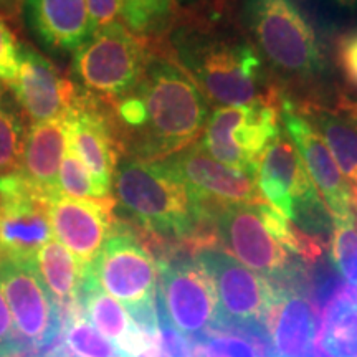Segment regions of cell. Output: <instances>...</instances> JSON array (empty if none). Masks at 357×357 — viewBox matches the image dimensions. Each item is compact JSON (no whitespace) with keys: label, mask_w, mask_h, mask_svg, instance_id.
I'll use <instances>...</instances> for the list:
<instances>
[{"label":"cell","mask_w":357,"mask_h":357,"mask_svg":"<svg viewBox=\"0 0 357 357\" xmlns=\"http://www.w3.org/2000/svg\"><path fill=\"white\" fill-rule=\"evenodd\" d=\"M208 119L207 101L177 63L151 60L144 78L114 106L113 128L134 159L164 160L194 144Z\"/></svg>","instance_id":"cell-1"},{"label":"cell","mask_w":357,"mask_h":357,"mask_svg":"<svg viewBox=\"0 0 357 357\" xmlns=\"http://www.w3.org/2000/svg\"><path fill=\"white\" fill-rule=\"evenodd\" d=\"M114 190L119 204L147 231L212 248V223L182 178L164 160L126 159L116 167Z\"/></svg>","instance_id":"cell-2"},{"label":"cell","mask_w":357,"mask_h":357,"mask_svg":"<svg viewBox=\"0 0 357 357\" xmlns=\"http://www.w3.org/2000/svg\"><path fill=\"white\" fill-rule=\"evenodd\" d=\"M174 47L184 70L205 96L222 106L271 102L261 58L245 40L207 30H178Z\"/></svg>","instance_id":"cell-3"},{"label":"cell","mask_w":357,"mask_h":357,"mask_svg":"<svg viewBox=\"0 0 357 357\" xmlns=\"http://www.w3.org/2000/svg\"><path fill=\"white\" fill-rule=\"evenodd\" d=\"M88 270L109 296L126 306L142 333L158 337V263L131 230L116 222Z\"/></svg>","instance_id":"cell-4"},{"label":"cell","mask_w":357,"mask_h":357,"mask_svg":"<svg viewBox=\"0 0 357 357\" xmlns=\"http://www.w3.org/2000/svg\"><path fill=\"white\" fill-rule=\"evenodd\" d=\"M243 20L257 47L281 73L307 79L323 71L318 37L294 0H243Z\"/></svg>","instance_id":"cell-5"},{"label":"cell","mask_w":357,"mask_h":357,"mask_svg":"<svg viewBox=\"0 0 357 357\" xmlns=\"http://www.w3.org/2000/svg\"><path fill=\"white\" fill-rule=\"evenodd\" d=\"M149 61L146 40L119 22L96 30L75 52L71 71L89 96L119 100L141 83Z\"/></svg>","instance_id":"cell-6"},{"label":"cell","mask_w":357,"mask_h":357,"mask_svg":"<svg viewBox=\"0 0 357 357\" xmlns=\"http://www.w3.org/2000/svg\"><path fill=\"white\" fill-rule=\"evenodd\" d=\"M258 189L266 204L289 222L316 234L328 227V212L288 134L268 144L257 172Z\"/></svg>","instance_id":"cell-7"},{"label":"cell","mask_w":357,"mask_h":357,"mask_svg":"<svg viewBox=\"0 0 357 357\" xmlns=\"http://www.w3.org/2000/svg\"><path fill=\"white\" fill-rule=\"evenodd\" d=\"M200 144L213 159L257 178L261 155L280 134L271 102L222 106L207 119Z\"/></svg>","instance_id":"cell-8"},{"label":"cell","mask_w":357,"mask_h":357,"mask_svg":"<svg viewBox=\"0 0 357 357\" xmlns=\"http://www.w3.org/2000/svg\"><path fill=\"white\" fill-rule=\"evenodd\" d=\"M158 276V312L178 333L197 341L218 328L215 287L197 258H162Z\"/></svg>","instance_id":"cell-9"},{"label":"cell","mask_w":357,"mask_h":357,"mask_svg":"<svg viewBox=\"0 0 357 357\" xmlns=\"http://www.w3.org/2000/svg\"><path fill=\"white\" fill-rule=\"evenodd\" d=\"M197 260L211 275L217 291V329H265L268 311L276 300L278 287L220 250H202Z\"/></svg>","instance_id":"cell-10"},{"label":"cell","mask_w":357,"mask_h":357,"mask_svg":"<svg viewBox=\"0 0 357 357\" xmlns=\"http://www.w3.org/2000/svg\"><path fill=\"white\" fill-rule=\"evenodd\" d=\"M261 204H230L217 208L212 213L213 234L248 270L281 278L291 268V253L268 227Z\"/></svg>","instance_id":"cell-11"},{"label":"cell","mask_w":357,"mask_h":357,"mask_svg":"<svg viewBox=\"0 0 357 357\" xmlns=\"http://www.w3.org/2000/svg\"><path fill=\"white\" fill-rule=\"evenodd\" d=\"M53 231L48 204L26 187L19 172L0 176V265H35Z\"/></svg>","instance_id":"cell-12"},{"label":"cell","mask_w":357,"mask_h":357,"mask_svg":"<svg viewBox=\"0 0 357 357\" xmlns=\"http://www.w3.org/2000/svg\"><path fill=\"white\" fill-rule=\"evenodd\" d=\"M166 162L182 178L211 220L212 213L225 205L265 202L255 177L218 162L200 142L171 155Z\"/></svg>","instance_id":"cell-13"},{"label":"cell","mask_w":357,"mask_h":357,"mask_svg":"<svg viewBox=\"0 0 357 357\" xmlns=\"http://www.w3.org/2000/svg\"><path fill=\"white\" fill-rule=\"evenodd\" d=\"M0 287L24 341L37 344L38 349L47 347L53 352L63 349V346L53 344L58 341L61 324L60 310L48 296L35 265L2 263Z\"/></svg>","instance_id":"cell-14"},{"label":"cell","mask_w":357,"mask_h":357,"mask_svg":"<svg viewBox=\"0 0 357 357\" xmlns=\"http://www.w3.org/2000/svg\"><path fill=\"white\" fill-rule=\"evenodd\" d=\"M284 131L296 147L298 154L310 174L312 184L323 195L333 220L357 218V195L339 171L336 160L324 144L316 128L294 109L291 102H283L281 111Z\"/></svg>","instance_id":"cell-15"},{"label":"cell","mask_w":357,"mask_h":357,"mask_svg":"<svg viewBox=\"0 0 357 357\" xmlns=\"http://www.w3.org/2000/svg\"><path fill=\"white\" fill-rule=\"evenodd\" d=\"M8 86L13 101L32 124L65 118L79 96L77 86L29 45H20L19 71Z\"/></svg>","instance_id":"cell-16"},{"label":"cell","mask_w":357,"mask_h":357,"mask_svg":"<svg viewBox=\"0 0 357 357\" xmlns=\"http://www.w3.org/2000/svg\"><path fill=\"white\" fill-rule=\"evenodd\" d=\"M113 205L60 195L48 202L53 235L84 268L91 266L114 229Z\"/></svg>","instance_id":"cell-17"},{"label":"cell","mask_w":357,"mask_h":357,"mask_svg":"<svg viewBox=\"0 0 357 357\" xmlns=\"http://www.w3.org/2000/svg\"><path fill=\"white\" fill-rule=\"evenodd\" d=\"M93 96H78L66 114L68 146L106 194L111 195L116 167H118L119 141L109 116L98 109Z\"/></svg>","instance_id":"cell-18"},{"label":"cell","mask_w":357,"mask_h":357,"mask_svg":"<svg viewBox=\"0 0 357 357\" xmlns=\"http://www.w3.org/2000/svg\"><path fill=\"white\" fill-rule=\"evenodd\" d=\"M66 147H68L66 116L32 124L29 128L22 164L17 172L24 178L26 187L47 204L61 195L58 189V172Z\"/></svg>","instance_id":"cell-19"},{"label":"cell","mask_w":357,"mask_h":357,"mask_svg":"<svg viewBox=\"0 0 357 357\" xmlns=\"http://www.w3.org/2000/svg\"><path fill=\"white\" fill-rule=\"evenodd\" d=\"M35 35L53 50L77 52L91 37L86 0H24Z\"/></svg>","instance_id":"cell-20"},{"label":"cell","mask_w":357,"mask_h":357,"mask_svg":"<svg viewBox=\"0 0 357 357\" xmlns=\"http://www.w3.org/2000/svg\"><path fill=\"white\" fill-rule=\"evenodd\" d=\"M78 303L84 318L126 357H134L147 344L155 341L137 328L126 307L98 284L88 268L84 270Z\"/></svg>","instance_id":"cell-21"},{"label":"cell","mask_w":357,"mask_h":357,"mask_svg":"<svg viewBox=\"0 0 357 357\" xmlns=\"http://www.w3.org/2000/svg\"><path fill=\"white\" fill-rule=\"evenodd\" d=\"M265 326L275 357H310L316 339V318L305 294L278 287Z\"/></svg>","instance_id":"cell-22"},{"label":"cell","mask_w":357,"mask_h":357,"mask_svg":"<svg viewBox=\"0 0 357 357\" xmlns=\"http://www.w3.org/2000/svg\"><path fill=\"white\" fill-rule=\"evenodd\" d=\"M35 270L48 296L60 310L66 311L79 305V288L86 268L58 240H48L38 250Z\"/></svg>","instance_id":"cell-23"},{"label":"cell","mask_w":357,"mask_h":357,"mask_svg":"<svg viewBox=\"0 0 357 357\" xmlns=\"http://www.w3.org/2000/svg\"><path fill=\"white\" fill-rule=\"evenodd\" d=\"M321 347L328 357H357V289L342 287L326 303Z\"/></svg>","instance_id":"cell-24"},{"label":"cell","mask_w":357,"mask_h":357,"mask_svg":"<svg viewBox=\"0 0 357 357\" xmlns=\"http://www.w3.org/2000/svg\"><path fill=\"white\" fill-rule=\"evenodd\" d=\"M310 118L336 160L339 171L357 195V126L344 116L323 108L311 109Z\"/></svg>","instance_id":"cell-25"},{"label":"cell","mask_w":357,"mask_h":357,"mask_svg":"<svg viewBox=\"0 0 357 357\" xmlns=\"http://www.w3.org/2000/svg\"><path fill=\"white\" fill-rule=\"evenodd\" d=\"M26 132L25 116L17 102L0 98V176L20 169Z\"/></svg>","instance_id":"cell-26"},{"label":"cell","mask_w":357,"mask_h":357,"mask_svg":"<svg viewBox=\"0 0 357 357\" xmlns=\"http://www.w3.org/2000/svg\"><path fill=\"white\" fill-rule=\"evenodd\" d=\"M66 323L65 344L78 357H126L113 342L95 329L84 318L82 307H73L68 312H60Z\"/></svg>","instance_id":"cell-27"},{"label":"cell","mask_w":357,"mask_h":357,"mask_svg":"<svg viewBox=\"0 0 357 357\" xmlns=\"http://www.w3.org/2000/svg\"><path fill=\"white\" fill-rule=\"evenodd\" d=\"M58 189L65 197L114 204L113 197L96 184L95 178L91 177V174L83 164V160L78 158L77 153L70 146L66 147L60 172H58Z\"/></svg>","instance_id":"cell-28"},{"label":"cell","mask_w":357,"mask_h":357,"mask_svg":"<svg viewBox=\"0 0 357 357\" xmlns=\"http://www.w3.org/2000/svg\"><path fill=\"white\" fill-rule=\"evenodd\" d=\"M123 20L132 32L147 35L164 30L172 15V0H121Z\"/></svg>","instance_id":"cell-29"},{"label":"cell","mask_w":357,"mask_h":357,"mask_svg":"<svg viewBox=\"0 0 357 357\" xmlns=\"http://www.w3.org/2000/svg\"><path fill=\"white\" fill-rule=\"evenodd\" d=\"M331 253L336 270L351 288L357 289V218L333 220Z\"/></svg>","instance_id":"cell-30"},{"label":"cell","mask_w":357,"mask_h":357,"mask_svg":"<svg viewBox=\"0 0 357 357\" xmlns=\"http://www.w3.org/2000/svg\"><path fill=\"white\" fill-rule=\"evenodd\" d=\"M20 43L6 20L0 17V82L10 84L19 71Z\"/></svg>","instance_id":"cell-31"},{"label":"cell","mask_w":357,"mask_h":357,"mask_svg":"<svg viewBox=\"0 0 357 357\" xmlns=\"http://www.w3.org/2000/svg\"><path fill=\"white\" fill-rule=\"evenodd\" d=\"M160 349L169 357H195L194 346H190L189 339L177 331L162 314L158 312V337H155Z\"/></svg>","instance_id":"cell-32"},{"label":"cell","mask_w":357,"mask_h":357,"mask_svg":"<svg viewBox=\"0 0 357 357\" xmlns=\"http://www.w3.org/2000/svg\"><path fill=\"white\" fill-rule=\"evenodd\" d=\"M86 7L93 33L96 30L119 24V20L123 19L121 0H86Z\"/></svg>","instance_id":"cell-33"},{"label":"cell","mask_w":357,"mask_h":357,"mask_svg":"<svg viewBox=\"0 0 357 357\" xmlns=\"http://www.w3.org/2000/svg\"><path fill=\"white\" fill-rule=\"evenodd\" d=\"M337 65L342 77L357 88V30L346 33L337 43Z\"/></svg>","instance_id":"cell-34"},{"label":"cell","mask_w":357,"mask_h":357,"mask_svg":"<svg viewBox=\"0 0 357 357\" xmlns=\"http://www.w3.org/2000/svg\"><path fill=\"white\" fill-rule=\"evenodd\" d=\"M25 347L26 344L24 339L17 337L13 333L10 310H8L7 300L3 296L2 287H0V357L10 356L15 351L25 349Z\"/></svg>","instance_id":"cell-35"},{"label":"cell","mask_w":357,"mask_h":357,"mask_svg":"<svg viewBox=\"0 0 357 357\" xmlns=\"http://www.w3.org/2000/svg\"><path fill=\"white\" fill-rule=\"evenodd\" d=\"M22 7H24V0H0V17L8 20L19 19Z\"/></svg>","instance_id":"cell-36"},{"label":"cell","mask_w":357,"mask_h":357,"mask_svg":"<svg viewBox=\"0 0 357 357\" xmlns=\"http://www.w3.org/2000/svg\"><path fill=\"white\" fill-rule=\"evenodd\" d=\"M134 357H169V356L162 349H160L158 341H153L151 344H147L141 352H137Z\"/></svg>","instance_id":"cell-37"},{"label":"cell","mask_w":357,"mask_h":357,"mask_svg":"<svg viewBox=\"0 0 357 357\" xmlns=\"http://www.w3.org/2000/svg\"><path fill=\"white\" fill-rule=\"evenodd\" d=\"M324 2H328L329 6L341 8V10H347V12H352L357 8V0H324Z\"/></svg>","instance_id":"cell-38"},{"label":"cell","mask_w":357,"mask_h":357,"mask_svg":"<svg viewBox=\"0 0 357 357\" xmlns=\"http://www.w3.org/2000/svg\"><path fill=\"white\" fill-rule=\"evenodd\" d=\"M47 357H70V356H66V354H65V352H63V349H60V351L50 352V354H48Z\"/></svg>","instance_id":"cell-39"},{"label":"cell","mask_w":357,"mask_h":357,"mask_svg":"<svg viewBox=\"0 0 357 357\" xmlns=\"http://www.w3.org/2000/svg\"><path fill=\"white\" fill-rule=\"evenodd\" d=\"M174 2H177L181 7H185V6H189V3L194 2V0H174Z\"/></svg>","instance_id":"cell-40"},{"label":"cell","mask_w":357,"mask_h":357,"mask_svg":"<svg viewBox=\"0 0 357 357\" xmlns=\"http://www.w3.org/2000/svg\"><path fill=\"white\" fill-rule=\"evenodd\" d=\"M2 93H3V88H2V84H0V98H2Z\"/></svg>","instance_id":"cell-41"}]
</instances>
